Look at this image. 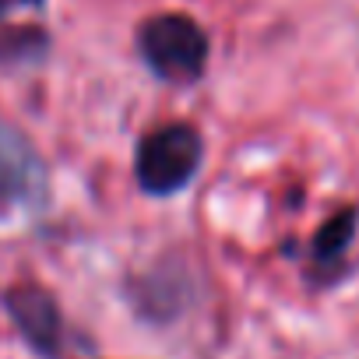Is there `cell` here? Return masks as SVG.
<instances>
[{
	"label": "cell",
	"mask_w": 359,
	"mask_h": 359,
	"mask_svg": "<svg viewBox=\"0 0 359 359\" xmlns=\"http://www.w3.org/2000/svg\"><path fill=\"white\" fill-rule=\"evenodd\" d=\"M137 57L165 85H198L208 71L212 39L191 15L165 11L137 25Z\"/></svg>",
	"instance_id": "1"
},
{
	"label": "cell",
	"mask_w": 359,
	"mask_h": 359,
	"mask_svg": "<svg viewBox=\"0 0 359 359\" xmlns=\"http://www.w3.org/2000/svg\"><path fill=\"white\" fill-rule=\"evenodd\" d=\"M205 165V137L198 127L176 120L144 134L134 148V184L148 198L184 194Z\"/></svg>",
	"instance_id": "2"
},
{
	"label": "cell",
	"mask_w": 359,
	"mask_h": 359,
	"mask_svg": "<svg viewBox=\"0 0 359 359\" xmlns=\"http://www.w3.org/2000/svg\"><path fill=\"white\" fill-rule=\"evenodd\" d=\"M50 205V172L36 144L0 116V219L39 215Z\"/></svg>",
	"instance_id": "3"
},
{
	"label": "cell",
	"mask_w": 359,
	"mask_h": 359,
	"mask_svg": "<svg viewBox=\"0 0 359 359\" xmlns=\"http://www.w3.org/2000/svg\"><path fill=\"white\" fill-rule=\"evenodd\" d=\"M0 306L8 310L15 331L25 338V345L39 359H60L64 313H60V303L53 299L50 289H43L36 282L11 285V289H4V296H0Z\"/></svg>",
	"instance_id": "4"
},
{
	"label": "cell",
	"mask_w": 359,
	"mask_h": 359,
	"mask_svg": "<svg viewBox=\"0 0 359 359\" xmlns=\"http://www.w3.org/2000/svg\"><path fill=\"white\" fill-rule=\"evenodd\" d=\"M130 303L137 313H144L155 324L172 320L191 303V275L180 261H162L158 268L144 271L130 282Z\"/></svg>",
	"instance_id": "5"
},
{
	"label": "cell",
	"mask_w": 359,
	"mask_h": 359,
	"mask_svg": "<svg viewBox=\"0 0 359 359\" xmlns=\"http://www.w3.org/2000/svg\"><path fill=\"white\" fill-rule=\"evenodd\" d=\"M359 236V205L338 208L310 240V268L320 282H334L345 271V257Z\"/></svg>",
	"instance_id": "6"
},
{
	"label": "cell",
	"mask_w": 359,
	"mask_h": 359,
	"mask_svg": "<svg viewBox=\"0 0 359 359\" xmlns=\"http://www.w3.org/2000/svg\"><path fill=\"white\" fill-rule=\"evenodd\" d=\"M50 53V36L43 29H4L0 32V67H32Z\"/></svg>",
	"instance_id": "7"
},
{
	"label": "cell",
	"mask_w": 359,
	"mask_h": 359,
	"mask_svg": "<svg viewBox=\"0 0 359 359\" xmlns=\"http://www.w3.org/2000/svg\"><path fill=\"white\" fill-rule=\"evenodd\" d=\"M11 11H15V0H0V22H4Z\"/></svg>",
	"instance_id": "8"
},
{
	"label": "cell",
	"mask_w": 359,
	"mask_h": 359,
	"mask_svg": "<svg viewBox=\"0 0 359 359\" xmlns=\"http://www.w3.org/2000/svg\"><path fill=\"white\" fill-rule=\"evenodd\" d=\"M15 8H46V0H15Z\"/></svg>",
	"instance_id": "9"
}]
</instances>
